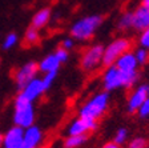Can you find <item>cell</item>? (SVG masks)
Masks as SVG:
<instances>
[{
	"instance_id": "1",
	"label": "cell",
	"mask_w": 149,
	"mask_h": 148,
	"mask_svg": "<svg viewBox=\"0 0 149 148\" xmlns=\"http://www.w3.org/2000/svg\"><path fill=\"white\" fill-rule=\"evenodd\" d=\"M102 24V18L100 15H88L79 19L71 27V36L72 39L79 41L89 40L96 31Z\"/></svg>"
},
{
	"instance_id": "2",
	"label": "cell",
	"mask_w": 149,
	"mask_h": 148,
	"mask_svg": "<svg viewBox=\"0 0 149 148\" xmlns=\"http://www.w3.org/2000/svg\"><path fill=\"white\" fill-rule=\"evenodd\" d=\"M108 107H109V92H107V91L99 92L95 96H92L87 103H84L83 107L79 111V116L99 121L100 117L107 112Z\"/></svg>"
},
{
	"instance_id": "3",
	"label": "cell",
	"mask_w": 149,
	"mask_h": 148,
	"mask_svg": "<svg viewBox=\"0 0 149 148\" xmlns=\"http://www.w3.org/2000/svg\"><path fill=\"white\" fill-rule=\"evenodd\" d=\"M35 121V109L33 103L25 99L22 93H19L15 99V114H13V123L20 128H28L33 126Z\"/></svg>"
},
{
	"instance_id": "4",
	"label": "cell",
	"mask_w": 149,
	"mask_h": 148,
	"mask_svg": "<svg viewBox=\"0 0 149 148\" xmlns=\"http://www.w3.org/2000/svg\"><path fill=\"white\" fill-rule=\"evenodd\" d=\"M132 47V41L127 37H117L115 40H112L107 47H104V53H102V65L109 67L116 63L121 55L128 52Z\"/></svg>"
},
{
	"instance_id": "5",
	"label": "cell",
	"mask_w": 149,
	"mask_h": 148,
	"mask_svg": "<svg viewBox=\"0 0 149 148\" xmlns=\"http://www.w3.org/2000/svg\"><path fill=\"white\" fill-rule=\"evenodd\" d=\"M102 53H104V47L101 44H95L85 49L80 60L83 71L92 72L97 69L100 65H102Z\"/></svg>"
},
{
	"instance_id": "6",
	"label": "cell",
	"mask_w": 149,
	"mask_h": 148,
	"mask_svg": "<svg viewBox=\"0 0 149 148\" xmlns=\"http://www.w3.org/2000/svg\"><path fill=\"white\" fill-rule=\"evenodd\" d=\"M102 87H104V91H107V92L123 88L121 71L115 64L105 68V71L102 74Z\"/></svg>"
},
{
	"instance_id": "7",
	"label": "cell",
	"mask_w": 149,
	"mask_h": 148,
	"mask_svg": "<svg viewBox=\"0 0 149 148\" xmlns=\"http://www.w3.org/2000/svg\"><path fill=\"white\" fill-rule=\"evenodd\" d=\"M39 72V64L35 62H29L20 67L15 72V81L20 90H23L31 80H33Z\"/></svg>"
},
{
	"instance_id": "8",
	"label": "cell",
	"mask_w": 149,
	"mask_h": 148,
	"mask_svg": "<svg viewBox=\"0 0 149 148\" xmlns=\"http://www.w3.org/2000/svg\"><path fill=\"white\" fill-rule=\"evenodd\" d=\"M149 95V86L148 84H141L137 86L133 90V92L130 93V96L128 97L127 108L129 114H134L141 108V105L144 104L146 96Z\"/></svg>"
},
{
	"instance_id": "9",
	"label": "cell",
	"mask_w": 149,
	"mask_h": 148,
	"mask_svg": "<svg viewBox=\"0 0 149 148\" xmlns=\"http://www.w3.org/2000/svg\"><path fill=\"white\" fill-rule=\"evenodd\" d=\"M99 128V121L79 116L68 127V135H88Z\"/></svg>"
},
{
	"instance_id": "10",
	"label": "cell",
	"mask_w": 149,
	"mask_h": 148,
	"mask_svg": "<svg viewBox=\"0 0 149 148\" xmlns=\"http://www.w3.org/2000/svg\"><path fill=\"white\" fill-rule=\"evenodd\" d=\"M132 28L143 32L149 28V6H139L132 12Z\"/></svg>"
},
{
	"instance_id": "11",
	"label": "cell",
	"mask_w": 149,
	"mask_h": 148,
	"mask_svg": "<svg viewBox=\"0 0 149 148\" xmlns=\"http://www.w3.org/2000/svg\"><path fill=\"white\" fill-rule=\"evenodd\" d=\"M24 139V128L15 126L3 135V147L4 148H22Z\"/></svg>"
},
{
	"instance_id": "12",
	"label": "cell",
	"mask_w": 149,
	"mask_h": 148,
	"mask_svg": "<svg viewBox=\"0 0 149 148\" xmlns=\"http://www.w3.org/2000/svg\"><path fill=\"white\" fill-rule=\"evenodd\" d=\"M43 142V132L39 127L31 126L24 130V139L22 148H39Z\"/></svg>"
},
{
	"instance_id": "13",
	"label": "cell",
	"mask_w": 149,
	"mask_h": 148,
	"mask_svg": "<svg viewBox=\"0 0 149 148\" xmlns=\"http://www.w3.org/2000/svg\"><path fill=\"white\" fill-rule=\"evenodd\" d=\"M44 92H45V90H44L43 83H41V79H37V77H35L33 80H31L20 91V93H22L25 99H28L31 103H33L35 100Z\"/></svg>"
},
{
	"instance_id": "14",
	"label": "cell",
	"mask_w": 149,
	"mask_h": 148,
	"mask_svg": "<svg viewBox=\"0 0 149 148\" xmlns=\"http://www.w3.org/2000/svg\"><path fill=\"white\" fill-rule=\"evenodd\" d=\"M115 65L121 72H134L139 68V63L136 60V56H134L133 52H130V51L125 52L124 55H121L116 60Z\"/></svg>"
},
{
	"instance_id": "15",
	"label": "cell",
	"mask_w": 149,
	"mask_h": 148,
	"mask_svg": "<svg viewBox=\"0 0 149 148\" xmlns=\"http://www.w3.org/2000/svg\"><path fill=\"white\" fill-rule=\"evenodd\" d=\"M51 20V9L49 8H41L40 11H37L32 18L31 27L36 28V29H41L44 28Z\"/></svg>"
},
{
	"instance_id": "16",
	"label": "cell",
	"mask_w": 149,
	"mask_h": 148,
	"mask_svg": "<svg viewBox=\"0 0 149 148\" xmlns=\"http://www.w3.org/2000/svg\"><path fill=\"white\" fill-rule=\"evenodd\" d=\"M60 64H61V63L57 60L55 53H51V55L45 56V58L39 63V71L44 72V74L51 72V71H59Z\"/></svg>"
},
{
	"instance_id": "17",
	"label": "cell",
	"mask_w": 149,
	"mask_h": 148,
	"mask_svg": "<svg viewBox=\"0 0 149 148\" xmlns=\"http://www.w3.org/2000/svg\"><path fill=\"white\" fill-rule=\"evenodd\" d=\"M88 140V135H68L64 142V148H79Z\"/></svg>"
},
{
	"instance_id": "18",
	"label": "cell",
	"mask_w": 149,
	"mask_h": 148,
	"mask_svg": "<svg viewBox=\"0 0 149 148\" xmlns=\"http://www.w3.org/2000/svg\"><path fill=\"white\" fill-rule=\"evenodd\" d=\"M39 40H40L39 29H36V28H33V27H29L24 34L25 44H28V46H35V44L39 43Z\"/></svg>"
},
{
	"instance_id": "19",
	"label": "cell",
	"mask_w": 149,
	"mask_h": 148,
	"mask_svg": "<svg viewBox=\"0 0 149 148\" xmlns=\"http://www.w3.org/2000/svg\"><path fill=\"white\" fill-rule=\"evenodd\" d=\"M117 27H118V29H121V31H127V29L132 28V12L123 13L121 18L118 19Z\"/></svg>"
},
{
	"instance_id": "20",
	"label": "cell",
	"mask_w": 149,
	"mask_h": 148,
	"mask_svg": "<svg viewBox=\"0 0 149 148\" xmlns=\"http://www.w3.org/2000/svg\"><path fill=\"white\" fill-rule=\"evenodd\" d=\"M128 136H129V132H128L127 128H118L117 132L115 133V137H113V142L118 145H123L128 142Z\"/></svg>"
},
{
	"instance_id": "21",
	"label": "cell",
	"mask_w": 149,
	"mask_h": 148,
	"mask_svg": "<svg viewBox=\"0 0 149 148\" xmlns=\"http://www.w3.org/2000/svg\"><path fill=\"white\" fill-rule=\"evenodd\" d=\"M57 72L59 71H51V72H47L44 74V77L41 79V83H43V87L44 90H49L51 87H52L53 81L56 80V76H57Z\"/></svg>"
},
{
	"instance_id": "22",
	"label": "cell",
	"mask_w": 149,
	"mask_h": 148,
	"mask_svg": "<svg viewBox=\"0 0 149 148\" xmlns=\"http://www.w3.org/2000/svg\"><path fill=\"white\" fill-rule=\"evenodd\" d=\"M133 53H134V56H136V60H137V63H139V65L145 64L149 60V51L145 48H141V47H140Z\"/></svg>"
},
{
	"instance_id": "23",
	"label": "cell",
	"mask_w": 149,
	"mask_h": 148,
	"mask_svg": "<svg viewBox=\"0 0 149 148\" xmlns=\"http://www.w3.org/2000/svg\"><path fill=\"white\" fill-rule=\"evenodd\" d=\"M16 43H17V35H16L15 32H11V34H8L6 36V39H4L3 48L4 49H11Z\"/></svg>"
},
{
	"instance_id": "24",
	"label": "cell",
	"mask_w": 149,
	"mask_h": 148,
	"mask_svg": "<svg viewBox=\"0 0 149 148\" xmlns=\"http://www.w3.org/2000/svg\"><path fill=\"white\" fill-rule=\"evenodd\" d=\"M139 44L141 48H145L149 51V28H146L145 31H143V32H140Z\"/></svg>"
},
{
	"instance_id": "25",
	"label": "cell",
	"mask_w": 149,
	"mask_h": 148,
	"mask_svg": "<svg viewBox=\"0 0 149 148\" xmlns=\"http://www.w3.org/2000/svg\"><path fill=\"white\" fill-rule=\"evenodd\" d=\"M146 145H148V143L144 137H134L128 143L127 148H146Z\"/></svg>"
},
{
	"instance_id": "26",
	"label": "cell",
	"mask_w": 149,
	"mask_h": 148,
	"mask_svg": "<svg viewBox=\"0 0 149 148\" xmlns=\"http://www.w3.org/2000/svg\"><path fill=\"white\" fill-rule=\"evenodd\" d=\"M56 55V58H57V60H59L60 63H65L67 62V60H68V56H69V52L68 51H67V49H64L63 48V47H60V48H57L55 51V52H53Z\"/></svg>"
},
{
	"instance_id": "27",
	"label": "cell",
	"mask_w": 149,
	"mask_h": 148,
	"mask_svg": "<svg viewBox=\"0 0 149 148\" xmlns=\"http://www.w3.org/2000/svg\"><path fill=\"white\" fill-rule=\"evenodd\" d=\"M137 114H139V116L143 117V119H146V117H149V95L146 96L145 102H144V104L141 105V108H140L139 111H137Z\"/></svg>"
},
{
	"instance_id": "28",
	"label": "cell",
	"mask_w": 149,
	"mask_h": 148,
	"mask_svg": "<svg viewBox=\"0 0 149 148\" xmlns=\"http://www.w3.org/2000/svg\"><path fill=\"white\" fill-rule=\"evenodd\" d=\"M61 47H63L64 49H67V51L72 49V48L74 47V41H73V39H65V40H63Z\"/></svg>"
},
{
	"instance_id": "29",
	"label": "cell",
	"mask_w": 149,
	"mask_h": 148,
	"mask_svg": "<svg viewBox=\"0 0 149 148\" xmlns=\"http://www.w3.org/2000/svg\"><path fill=\"white\" fill-rule=\"evenodd\" d=\"M101 148H121V145L116 144L115 142H109V143H105V144L102 145Z\"/></svg>"
},
{
	"instance_id": "30",
	"label": "cell",
	"mask_w": 149,
	"mask_h": 148,
	"mask_svg": "<svg viewBox=\"0 0 149 148\" xmlns=\"http://www.w3.org/2000/svg\"><path fill=\"white\" fill-rule=\"evenodd\" d=\"M141 4H144V6H149V0H141Z\"/></svg>"
},
{
	"instance_id": "31",
	"label": "cell",
	"mask_w": 149,
	"mask_h": 148,
	"mask_svg": "<svg viewBox=\"0 0 149 148\" xmlns=\"http://www.w3.org/2000/svg\"><path fill=\"white\" fill-rule=\"evenodd\" d=\"M3 144V135H1V133H0V145Z\"/></svg>"
},
{
	"instance_id": "32",
	"label": "cell",
	"mask_w": 149,
	"mask_h": 148,
	"mask_svg": "<svg viewBox=\"0 0 149 148\" xmlns=\"http://www.w3.org/2000/svg\"><path fill=\"white\" fill-rule=\"evenodd\" d=\"M39 148H48V147H39Z\"/></svg>"
}]
</instances>
